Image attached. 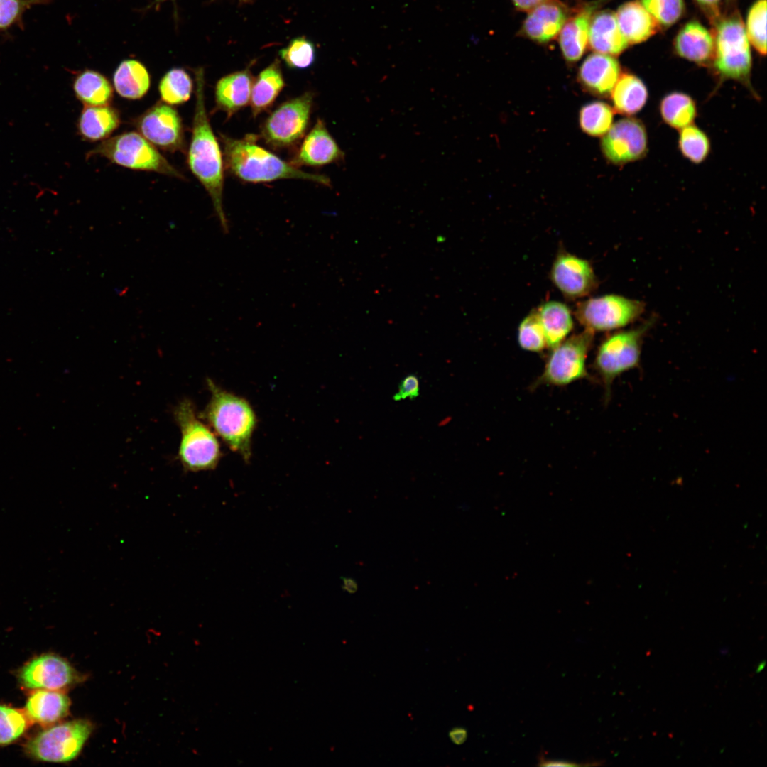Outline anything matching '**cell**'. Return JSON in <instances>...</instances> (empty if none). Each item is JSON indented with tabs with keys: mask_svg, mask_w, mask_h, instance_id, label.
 <instances>
[{
	"mask_svg": "<svg viewBox=\"0 0 767 767\" xmlns=\"http://www.w3.org/2000/svg\"><path fill=\"white\" fill-rule=\"evenodd\" d=\"M195 75V107L187 165L209 194L222 232L227 234L229 226L223 208L224 159L206 110L203 70H196Z\"/></svg>",
	"mask_w": 767,
	"mask_h": 767,
	"instance_id": "cell-1",
	"label": "cell"
},
{
	"mask_svg": "<svg viewBox=\"0 0 767 767\" xmlns=\"http://www.w3.org/2000/svg\"><path fill=\"white\" fill-rule=\"evenodd\" d=\"M256 138L252 134L240 139L221 135L224 166L234 176L254 183L280 179H301L327 187L330 185L327 176L300 170L259 146Z\"/></svg>",
	"mask_w": 767,
	"mask_h": 767,
	"instance_id": "cell-2",
	"label": "cell"
},
{
	"mask_svg": "<svg viewBox=\"0 0 767 767\" xmlns=\"http://www.w3.org/2000/svg\"><path fill=\"white\" fill-rule=\"evenodd\" d=\"M207 384L210 399L198 415L231 450L249 462L257 425L254 408L247 400L220 388L211 379H207Z\"/></svg>",
	"mask_w": 767,
	"mask_h": 767,
	"instance_id": "cell-3",
	"label": "cell"
},
{
	"mask_svg": "<svg viewBox=\"0 0 767 767\" xmlns=\"http://www.w3.org/2000/svg\"><path fill=\"white\" fill-rule=\"evenodd\" d=\"M173 416L181 433L178 457L183 469H214L222 455L220 445L213 430L199 419L194 403L184 398L175 407Z\"/></svg>",
	"mask_w": 767,
	"mask_h": 767,
	"instance_id": "cell-4",
	"label": "cell"
},
{
	"mask_svg": "<svg viewBox=\"0 0 767 767\" xmlns=\"http://www.w3.org/2000/svg\"><path fill=\"white\" fill-rule=\"evenodd\" d=\"M99 156L112 163L136 170L156 172L184 179L183 175L173 167L142 135L135 131L124 132L108 138L88 153Z\"/></svg>",
	"mask_w": 767,
	"mask_h": 767,
	"instance_id": "cell-5",
	"label": "cell"
},
{
	"mask_svg": "<svg viewBox=\"0 0 767 767\" xmlns=\"http://www.w3.org/2000/svg\"><path fill=\"white\" fill-rule=\"evenodd\" d=\"M653 320L634 329L615 332L599 346L593 365L602 381L606 402L614 380L639 364L643 338L653 324Z\"/></svg>",
	"mask_w": 767,
	"mask_h": 767,
	"instance_id": "cell-6",
	"label": "cell"
},
{
	"mask_svg": "<svg viewBox=\"0 0 767 767\" xmlns=\"http://www.w3.org/2000/svg\"><path fill=\"white\" fill-rule=\"evenodd\" d=\"M714 40V66L721 77L747 83L751 55L745 26L738 13L717 23Z\"/></svg>",
	"mask_w": 767,
	"mask_h": 767,
	"instance_id": "cell-7",
	"label": "cell"
},
{
	"mask_svg": "<svg viewBox=\"0 0 767 767\" xmlns=\"http://www.w3.org/2000/svg\"><path fill=\"white\" fill-rule=\"evenodd\" d=\"M594 334L584 329L553 348L542 374L531 388L534 389L542 385L564 386L589 377L586 361L593 344Z\"/></svg>",
	"mask_w": 767,
	"mask_h": 767,
	"instance_id": "cell-8",
	"label": "cell"
},
{
	"mask_svg": "<svg viewBox=\"0 0 767 767\" xmlns=\"http://www.w3.org/2000/svg\"><path fill=\"white\" fill-rule=\"evenodd\" d=\"M87 719L60 723L39 732L25 745L27 754L38 761L63 763L75 759L92 734Z\"/></svg>",
	"mask_w": 767,
	"mask_h": 767,
	"instance_id": "cell-9",
	"label": "cell"
},
{
	"mask_svg": "<svg viewBox=\"0 0 767 767\" xmlns=\"http://www.w3.org/2000/svg\"><path fill=\"white\" fill-rule=\"evenodd\" d=\"M644 310L645 305L640 300L610 294L578 303L575 316L584 329L605 332L634 322Z\"/></svg>",
	"mask_w": 767,
	"mask_h": 767,
	"instance_id": "cell-10",
	"label": "cell"
},
{
	"mask_svg": "<svg viewBox=\"0 0 767 767\" xmlns=\"http://www.w3.org/2000/svg\"><path fill=\"white\" fill-rule=\"evenodd\" d=\"M312 99V93L308 92L278 107L262 128L266 143L275 148H283L300 140L308 125Z\"/></svg>",
	"mask_w": 767,
	"mask_h": 767,
	"instance_id": "cell-11",
	"label": "cell"
},
{
	"mask_svg": "<svg viewBox=\"0 0 767 767\" xmlns=\"http://www.w3.org/2000/svg\"><path fill=\"white\" fill-rule=\"evenodd\" d=\"M138 133L154 146L170 151H184V126L178 111L171 105L157 102L135 121Z\"/></svg>",
	"mask_w": 767,
	"mask_h": 767,
	"instance_id": "cell-12",
	"label": "cell"
},
{
	"mask_svg": "<svg viewBox=\"0 0 767 767\" xmlns=\"http://www.w3.org/2000/svg\"><path fill=\"white\" fill-rule=\"evenodd\" d=\"M601 148L604 157L614 165L641 159L648 151L646 127L637 119H621L603 136Z\"/></svg>",
	"mask_w": 767,
	"mask_h": 767,
	"instance_id": "cell-13",
	"label": "cell"
},
{
	"mask_svg": "<svg viewBox=\"0 0 767 767\" xmlns=\"http://www.w3.org/2000/svg\"><path fill=\"white\" fill-rule=\"evenodd\" d=\"M81 675L65 659L54 654H43L28 662L20 670L18 679L25 688L63 690L78 682Z\"/></svg>",
	"mask_w": 767,
	"mask_h": 767,
	"instance_id": "cell-14",
	"label": "cell"
},
{
	"mask_svg": "<svg viewBox=\"0 0 767 767\" xmlns=\"http://www.w3.org/2000/svg\"><path fill=\"white\" fill-rule=\"evenodd\" d=\"M550 278L557 288L569 299L587 296L598 285L590 263L564 250L559 251L553 263Z\"/></svg>",
	"mask_w": 767,
	"mask_h": 767,
	"instance_id": "cell-15",
	"label": "cell"
},
{
	"mask_svg": "<svg viewBox=\"0 0 767 767\" xmlns=\"http://www.w3.org/2000/svg\"><path fill=\"white\" fill-rule=\"evenodd\" d=\"M621 75L619 62L613 56L595 53L589 55L580 67V85L590 94L609 97Z\"/></svg>",
	"mask_w": 767,
	"mask_h": 767,
	"instance_id": "cell-16",
	"label": "cell"
},
{
	"mask_svg": "<svg viewBox=\"0 0 767 767\" xmlns=\"http://www.w3.org/2000/svg\"><path fill=\"white\" fill-rule=\"evenodd\" d=\"M567 18L566 8L556 1L549 0L529 11L523 33L534 41L546 43L560 33Z\"/></svg>",
	"mask_w": 767,
	"mask_h": 767,
	"instance_id": "cell-17",
	"label": "cell"
},
{
	"mask_svg": "<svg viewBox=\"0 0 767 767\" xmlns=\"http://www.w3.org/2000/svg\"><path fill=\"white\" fill-rule=\"evenodd\" d=\"M344 153L328 132L324 122L317 119L303 140L297 154L298 164L321 166L343 159Z\"/></svg>",
	"mask_w": 767,
	"mask_h": 767,
	"instance_id": "cell-18",
	"label": "cell"
},
{
	"mask_svg": "<svg viewBox=\"0 0 767 767\" xmlns=\"http://www.w3.org/2000/svg\"><path fill=\"white\" fill-rule=\"evenodd\" d=\"M588 44L596 53L616 56L629 46L622 34L615 13L609 10L595 12L592 17Z\"/></svg>",
	"mask_w": 767,
	"mask_h": 767,
	"instance_id": "cell-19",
	"label": "cell"
},
{
	"mask_svg": "<svg viewBox=\"0 0 767 767\" xmlns=\"http://www.w3.org/2000/svg\"><path fill=\"white\" fill-rule=\"evenodd\" d=\"M598 6L597 2L585 6L568 18L562 26L559 43L567 61L575 62L583 55L588 45L591 19Z\"/></svg>",
	"mask_w": 767,
	"mask_h": 767,
	"instance_id": "cell-20",
	"label": "cell"
},
{
	"mask_svg": "<svg viewBox=\"0 0 767 767\" xmlns=\"http://www.w3.org/2000/svg\"><path fill=\"white\" fill-rule=\"evenodd\" d=\"M253 78L249 69L222 77L215 87V103L217 109L224 111L228 118L246 107L250 102Z\"/></svg>",
	"mask_w": 767,
	"mask_h": 767,
	"instance_id": "cell-21",
	"label": "cell"
},
{
	"mask_svg": "<svg viewBox=\"0 0 767 767\" xmlns=\"http://www.w3.org/2000/svg\"><path fill=\"white\" fill-rule=\"evenodd\" d=\"M675 48L680 57L698 65H706L713 60L714 40L705 26L696 21H692L686 23L678 33Z\"/></svg>",
	"mask_w": 767,
	"mask_h": 767,
	"instance_id": "cell-22",
	"label": "cell"
},
{
	"mask_svg": "<svg viewBox=\"0 0 767 767\" xmlns=\"http://www.w3.org/2000/svg\"><path fill=\"white\" fill-rule=\"evenodd\" d=\"M70 706V700L62 690L41 689L29 695L24 711L31 722L48 726L65 717Z\"/></svg>",
	"mask_w": 767,
	"mask_h": 767,
	"instance_id": "cell-23",
	"label": "cell"
},
{
	"mask_svg": "<svg viewBox=\"0 0 767 767\" xmlns=\"http://www.w3.org/2000/svg\"><path fill=\"white\" fill-rule=\"evenodd\" d=\"M615 15L619 27L629 44L641 43L659 29V23L638 1L624 4Z\"/></svg>",
	"mask_w": 767,
	"mask_h": 767,
	"instance_id": "cell-24",
	"label": "cell"
},
{
	"mask_svg": "<svg viewBox=\"0 0 767 767\" xmlns=\"http://www.w3.org/2000/svg\"><path fill=\"white\" fill-rule=\"evenodd\" d=\"M119 111L109 105L85 106L77 121L81 137L88 141H104L120 126Z\"/></svg>",
	"mask_w": 767,
	"mask_h": 767,
	"instance_id": "cell-25",
	"label": "cell"
},
{
	"mask_svg": "<svg viewBox=\"0 0 767 767\" xmlns=\"http://www.w3.org/2000/svg\"><path fill=\"white\" fill-rule=\"evenodd\" d=\"M113 82L116 92L121 97L138 99L148 91L151 77L143 63L135 59H126L114 71Z\"/></svg>",
	"mask_w": 767,
	"mask_h": 767,
	"instance_id": "cell-26",
	"label": "cell"
},
{
	"mask_svg": "<svg viewBox=\"0 0 767 767\" xmlns=\"http://www.w3.org/2000/svg\"><path fill=\"white\" fill-rule=\"evenodd\" d=\"M614 110L626 116L640 111L646 104L648 92L646 85L633 74L621 75L610 94Z\"/></svg>",
	"mask_w": 767,
	"mask_h": 767,
	"instance_id": "cell-27",
	"label": "cell"
},
{
	"mask_svg": "<svg viewBox=\"0 0 767 767\" xmlns=\"http://www.w3.org/2000/svg\"><path fill=\"white\" fill-rule=\"evenodd\" d=\"M285 87L280 62L276 60L263 70L252 84L250 104L254 116L274 102Z\"/></svg>",
	"mask_w": 767,
	"mask_h": 767,
	"instance_id": "cell-28",
	"label": "cell"
},
{
	"mask_svg": "<svg viewBox=\"0 0 767 767\" xmlns=\"http://www.w3.org/2000/svg\"><path fill=\"white\" fill-rule=\"evenodd\" d=\"M543 328L547 347L557 346L573 328V320L569 308L559 301H548L538 308Z\"/></svg>",
	"mask_w": 767,
	"mask_h": 767,
	"instance_id": "cell-29",
	"label": "cell"
},
{
	"mask_svg": "<svg viewBox=\"0 0 767 767\" xmlns=\"http://www.w3.org/2000/svg\"><path fill=\"white\" fill-rule=\"evenodd\" d=\"M72 87L75 97L85 106L109 105L113 98L110 82L102 74L92 70L78 73Z\"/></svg>",
	"mask_w": 767,
	"mask_h": 767,
	"instance_id": "cell-30",
	"label": "cell"
},
{
	"mask_svg": "<svg viewBox=\"0 0 767 767\" xmlns=\"http://www.w3.org/2000/svg\"><path fill=\"white\" fill-rule=\"evenodd\" d=\"M659 109L663 121L676 129L692 124L697 115L695 100L690 95L680 92L666 94L660 101Z\"/></svg>",
	"mask_w": 767,
	"mask_h": 767,
	"instance_id": "cell-31",
	"label": "cell"
},
{
	"mask_svg": "<svg viewBox=\"0 0 767 767\" xmlns=\"http://www.w3.org/2000/svg\"><path fill=\"white\" fill-rule=\"evenodd\" d=\"M192 88L191 77L180 67L169 70L158 84L161 98L169 105H180L186 102L190 98Z\"/></svg>",
	"mask_w": 767,
	"mask_h": 767,
	"instance_id": "cell-32",
	"label": "cell"
},
{
	"mask_svg": "<svg viewBox=\"0 0 767 767\" xmlns=\"http://www.w3.org/2000/svg\"><path fill=\"white\" fill-rule=\"evenodd\" d=\"M614 109L605 102L594 101L584 104L580 111L581 129L591 136H603L611 128Z\"/></svg>",
	"mask_w": 767,
	"mask_h": 767,
	"instance_id": "cell-33",
	"label": "cell"
},
{
	"mask_svg": "<svg viewBox=\"0 0 767 767\" xmlns=\"http://www.w3.org/2000/svg\"><path fill=\"white\" fill-rule=\"evenodd\" d=\"M678 146L682 156L696 164L704 161L710 151V141L708 136L702 130L693 124L680 129Z\"/></svg>",
	"mask_w": 767,
	"mask_h": 767,
	"instance_id": "cell-34",
	"label": "cell"
},
{
	"mask_svg": "<svg viewBox=\"0 0 767 767\" xmlns=\"http://www.w3.org/2000/svg\"><path fill=\"white\" fill-rule=\"evenodd\" d=\"M518 342L524 350L540 352L547 347L538 309H533L518 326Z\"/></svg>",
	"mask_w": 767,
	"mask_h": 767,
	"instance_id": "cell-35",
	"label": "cell"
},
{
	"mask_svg": "<svg viewBox=\"0 0 767 767\" xmlns=\"http://www.w3.org/2000/svg\"><path fill=\"white\" fill-rule=\"evenodd\" d=\"M279 55L289 68L303 70L313 64L316 50L312 41L305 37H297L280 50Z\"/></svg>",
	"mask_w": 767,
	"mask_h": 767,
	"instance_id": "cell-36",
	"label": "cell"
},
{
	"mask_svg": "<svg viewBox=\"0 0 767 767\" xmlns=\"http://www.w3.org/2000/svg\"><path fill=\"white\" fill-rule=\"evenodd\" d=\"M30 723L25 711L0 705V745H7L18 739Z\"/></svg>",
	"mask_w": 767,
	"mask_h": 767,
	"instance_id": "cell-37",
	"label": "cell"
},
{
	"mask_svg": "<svg viewBox=\"0 0 767 767\" xmlns=\"http://www.w3.org/2000/svg\"><path fill=\"white\" fill-rule=\"evenodd\" d=\"M746 32L754 48L763 55L766 53V0H757L751 7L746 19Z\"/></svg>",
	"mask_w": 767,
	"mask_h": 767,
	"instance_id": "cell-38",
	"label": "cell"
},
{
	"mask_svg": "<svg viewBox=\"0 0 767 767\" xmlns=\"http://www.w3.org/2000/svg\"><path fill=\"white\" fill-rule=\"evenodd\" d=\"M641 4L659 25L666 27L680 18L685 8L683 0H641Z\"/></svg>",
	"mask_w": 767,
	"mask_h": 767,
	"instance_id": "cell-39",
	"label": "cell"
},
{
	"mask_svg": "<svg viewBox=\"0 0 767 767\" xmlns=\"http://www.w3.org/2000/svg\"><path fill=\"white\" fill-rule=\"evenodd\" d=\"M48 0H0V30L7 29L16 23L23 13L34 5L44 4Z\"/></svg>",
	"mask_w": 767,
	"mask_h": 767,
	"instance_id": "cell-40",
	"label": "cell"
},
{
	"mask_svg": "<svg viewBox=\"0 0 767 767\" xmlns=\"http://www.w3.org/2000/svg\"><path fill=\"white\" fill-rule=\"evenodd\" d=\"M420 395V380L415 374L406 375L398 385V392L396 393L393 399L396 401L410 398L413 400Z\"/></svg>",
	"mask_w": 767,
	"mask_h": 767,
	"instance_id": "cell-41",
	"label": "cell"
},
{
	"mask_svg": "<svg viewBox=\"0 0 767 767\" xmlns=\"http://www.w3.org/2000/svg\"><path fill=\"white\" fill-rule=\"evenodd\" d=\"M451 741L456 745L464 744L467 739V731L462 727H453L448 733Z\"/></svg>",
	"mask_w": 767,
	"mask_h": 767,
	"instance_id": "cell-42",
	"label": "cell"
},
{
	"mask_svg": "<svg viewBox=\"0 0 767 767\" xmlns=\"http://www.w3.org/2000/svg\"><path fill=\"white\" fill-rule=\"evenodd\" d=\"M548 1L549 0H512L517 9L527 11Z\"/></svg>",
	"mask_w": 767,
	"mask_h": 767,
	"instance_id": "cell-43",
	"label": "cell"
},
{
	"mask_svg": "<svg viewBox=\"0 0 767 767\" xmlns=\"http://www.w3.org/2000/svg\"><path fill=\"white\" fill-rule=\"evenodd\" d=\"M538 765L541 766H576L579 764L564 760H549L541 758Z\"/></svg>",
	"mask_w": 767,
	"mask_h": 767,
	"instance_id": "cell-44",
	"label": "cell"
},
{
	"mask_svg": "<svg viewBox=\"0 0 767 767\" xmlns=\"http://www.w3.org/2000/svg\"><path fill=\"white\" fill-rule=\"evenodd\" d=\"M706 11H709L714 16L718 13V6L721 0H695Z\"/></svg>",
	"mask_w": 767,
	"mask_h": 767,
	"instance_id": "cell-45",
	"label": "cell"
},
{
	"mask_svg": "<svg viewBox=\"0 0 767 767\" xmlns=\"http://www.w3.org/2000/svg\"><path fill=\"white\" fill-rule=\"evenodd\" d=\"M344 586L347 591L350 593L355 592L357 589V584L356 582L352 579H346L344 580Z\"/></svg>",
	"mask_w": 767,
	"mask_h": 767,
	"instance_id": "cell-46",
	"label": "cell"
},
{
	"mask_svg": "<svg viewBox=\"0 0 767 767\" xmlns=\"http://www.w3.org/2000/svg\"><path fill=\"white\" fill-rule=\"evenodd\" d=\"M765 664H766L765 661H763L762 663H761L758 665V668L756 669V673L761 672L763 669V668L765 666Z\"/></svg>",
	"mask_w": 767,
	"mask_h": 767,
	"instance_id": "cell-47",
	"label": "cell"
},
{
	"mask_svg": "<svg viewBox=\"0 0 767 767\" xmlns=\"http://www.w3.org/2000/svg\"><path fill=\"white\" fill-rule=\"evenodd\" d=\"M239 1L240 3H242V4H249V3H251L252 1V0H239Z\"/></svg>",
	"mask_w": 767,
	"mask_h": 767,
	"instance_id": "cell-48",
	"label": "cell"
},
{
	"mask_svg": "<svg viewBox=\"0 0 767 767\" xmlns=\"http://www.w3.org/2000/svg\"><path fill=\"white\" fill-rule=\"evenodd\" d=\"M157 1H164V0H157Z\"/></svg>",
	"mask_w": 767,
	"mask_h": 767,
	"instance_id": "cell-49",
	"label": "cell"
}]
</instances>
